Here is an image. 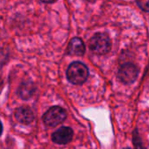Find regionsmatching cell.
I'll list each match as a JSON object with an SVG mask.
<instances>
[{
    "label": "cell",
    "instance_id": "cell-2",
    "mask_svg": "<svg viewBox=\"0 0 149 149\" xmlns=\"http://www.w3.org/2000/svg\"><path fill=\"white\" fill-rule=\"evenodd\" d=\"M89 47L92 53L97 55H104L110 52L111 48V41L106 33H97L91 38Z\"/></svg>",
    "mask_w": 149,
    "mask_h": 149
},
{
    "label": "cell",
    "instance_id": "cell-8",
    "mask_svg": "<svg viewBox=\"0 0 149 149\" xmlns=\"http://www.w3.org/2000/svg\"><path fill=\"white\" fill-rule=\"evenodd\" d=\"M67 53L69 55L83 56L85 53V45L83 40L78 37L73 38L68 43Z\"/></svg>",
    "mask_w": 149,
    "mask_h": 149
},
{
    "label": "cell",
    "instance_id": "cell-3",
    "mask_svg": "<svg viewBox=\"0 0 149 149\" xmlns=\"http://www.w3.org/2000/svg\"><path fill=\"white\" fill-rule=\"evenodd\" d=\"M67 118V111L61 106L54 105L50 107L42 116V121L47 127H54Z\"/></svg>",
    "mask_w": 149,
    "mask_h": 149
},
{
    "label": "cell",
    "instance_id": "cell-13",
    "mask_svg": "<svg viewBox=\"0 0 149 149\" xmlns=\"http://www.w3.org/2000/svg\"><path fill=\"white\" fill-rule=\"evenodd\" d=\"M125 149H131V148H125Z\"/></svg>",
    "mask_w": 149,
    "mask_h": 149
},
{
    "label": "cell",
    "instance_id": "cell-11",
    "mask_svg": "<svg viewBox=\"0 0 149 149\" xmlns=\"http://www.w3.org/2000/svg\"><path fill=\"white\" fill-rule=\"evenodd\" d=\"M2 133H3V124H2L1 120H0V136L2 135Z\"/></svg>",
    "mask_w": 149,
    "mask_h": 149
},
{
    "label": "cell",
    "instance_id": "cell-9",
    "mask_svg": "<svg viewBox=\"0 0 149 149\" xmlns=\"http://www.w3.org/2000/svg\"><path fill=\"white\" fill-rule=\"evenodd\" d=\"M132 140H133V145L135 146L136 149H146L144 145H143V142L141 141V139H140L137 130H135L134 132H133Z\"/></svg>",
    "mask_w": 149,
    "mask_h": 149
},
{
    "label": "cell",
    "instance_id": "cell-5",
    "mask_svg": "<svg viewBox=\"0 0 149 149\" xmlns=\"http://www.w3.org/2000/svg\"><path fill=\"white\" fill-rule=\"evenodd\" d=\"M14 117L19 123L22 125H30L35 119V115L33 109L28 105L18 107L14 111Z\"/></svg>",
    "mask_w": 149,
    "mask_h": 149
},
{
    "label": "cell",
    "instance_id": "cell-4",
    "mask_svg": "<svg viewBox=\"0 0 149 149\" xmlns=\"http://www.w3.org/2000/svg\"><path fill=\"white\" fill-rule=\"evenodd\" d=\"M138 68L137 67L130 62L123 64L118 72V77L125 84H132L138 77Z\"/></svg>",
    "mask_w": 149,
    "mask_h": 149
},
{
    "label": "cell",
    "instance_id": "cell-6",
    "mask_svg": "<svg viewBox=\"0 0 149 149\" xmlns=\"http://www.w3.org/2000/svg\"><path fill=\"white\" fill-rule=\"evenodd\" d=\"M74 132L72 128L68 126H62L53 132L51 139L52 140L59 145H67L71 142L73 139Z\"/></svg>",
    "mask_w": 149,
    "mask_h": 149
},
{
    "label": "cell",
    "instance_id": "cell-12",
    "mask_svg": "<svg viewBox=\"0 0 149 149\" xmlns=\"http://www.w3.org/2000/svg\"><path fill=\"white\" fill-rule=\"evenodd\" d=\"M40 1H42L43 3H53L55 0H40Z\"/></svg>",
    "mask_w": 149,
    "mask_h": 149
},
{
    "label": "cell",
    "instance_id": "cell-7",
    "mask_svg": "<svg viewBox=\"0 0 149 149\" xmlns=\"http://www.w3.org/2000/svg\"><path fill=\"white\" fill-rule=\"evenodd\" d=\"M35 92H36V86L30 80L22 82L17 91L18 96L23 100L30 99L31 97H33Z\"/></svg>",
    "mask_w": 149,
    "mask_h": 149
},
{
    "label": "cell",
    "instance_id": "cell-10",
    "mask_svg": "<svg viewBox=\"0 0 149 149\" xmlns=\"http://www.w3.org/2000/svg\"><path fill=\"white\" fill-rule=\"evenodd\" d=\"M136 4L140 10L149 13V0H136Z\"/></svg>",
    "mask_w": 149,
    "mask_h": 149
},
{
    "label": "cell",
    "instance_id": "cell-1",
    "mask_svg": "<svg viewBox=\"0 0 149 149\" xmlns=\"http://www.w3.org/2000/svg\"><path fill=\"white\" fill-rule=\"evenodd\" d=\"M67 79L74 85L84 84L89 77L88 67L81 61H73L66 71Z\"/></svg>",
    "mask_w": 149,
    "mask_h": 149
}]
</instances>
